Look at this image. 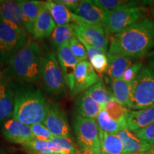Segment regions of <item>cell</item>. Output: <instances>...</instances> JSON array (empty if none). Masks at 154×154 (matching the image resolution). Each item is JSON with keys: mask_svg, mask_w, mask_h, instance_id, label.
<instances>
[{"mask_svg": "<svg viewBox=\"0 0 154 154\" xmlns=\"http://www.w3.org/2000/svg\"><path fill=\"white\" fill-rule=\"evenodd\" d=\"M154 48V22L144 18L111 36L108 54L141 59Z\"/></svg>", "mask_w": 154, "mask_h": 154, "instance_id": "obj_1", "label": "cell"}, {"mask_svg": "<svg viewBox=\"0 0 154 154\" xmlns=\"http://www.w3.org/2000/svg\"><path fill=\"white\" fill-rule=\"evenodd\" d=\"M42 51L39 45L28 39L11 58L2 73V78L10 83L25 85L41 79Z\"/></svg>", "mask_w": 154, "mask_h": 154, "instance_id": "obj_2", "label": "cell"}, {"mask_svg": "<svg viewBox=\"0 0 154 154\" xmlns=\"http://www.w3.org/2000/svg\"><path fill=\"white\" fill-rule=\"evenodd\" d=\"M10 84L14 99L12 118L29 126L43 123L47 102L41 90L30 85Z\"/></svg>", "mask_w": 154, "mask_h": 154, "instance_id": "obj_3", "label": "cell"}, {"mask_svg": "<svg viewBox=\"0 0 154 154\" xmlns=\"http://www.w3.org/2000/svg\"><path fill=\"white\" fill-rule=\"evenodd\" d=\"M154 105V70L145 67L132 83L128 109L140 110Z\"/></svg>", "mask_w": 154, "mask_h": 154, "instance_id": "obj_4", "label": "cell"}, {"mask_svg": "<svg viewBox=\"0 0 154 154\" xmlns=\"http://www.w3.org/2000/svg\"><path fill=\"white\" fill-rule=\"evenodd\" d=\"M41 80L47 93L59 95L65 91L66 83L57 54L48 49L42 52Z\"/></svg>", "mask_w": 154, "mask_h": 154, "instance_id": "obj_5", "label": "cell"}, {"mask_svg": "<svg viewBox=\"0 0 154 154\" xmlns=\"http://www.w3.org/2000/svg\"><path fill=\"white\" fill-rule=\"evenodd\" d=\"M26 30L0 19V63L7 64L25 45Z\"/></svg>", "mask_w": 154, "mask_h": 154, "instance_id": "obj_6", "label": "cell"}, {"mask_svg": "<svg viewBox=\"0 0 154 154\" xmlns=\"http://www.w3.org/2000/svg\"><path fill=\"white\" fill-rule=\"evenodd\" d=\"M144 18H146V8L144 7L108 11L103 28L108 36H112Z\"/></svg>", "mask_w": 154, "mask_h": 154, "instance_id": "obj_7", "label": "cell"}, {"mask_svg": "<svg viewBox=\"0 0 154 154\" xmlns=\"http://www.w3.org/2000/svg\"><path fill=\"white\" fill-rule=\"evenodd\" d=\"M73 130L79 148H88L101 153L99 128L96 120L74 115Z\"/></svg>", "mask_w": 154, "mask_h": 154, "instance_id": "obj_8", "label": "cell"}, {"mask_svg": "<svg viewBox=\"0 0 154 154\" xmlns=\"http://www.w3.org/2000/svg\"><path fill=\"white\" fill-rule=\"evenodd\" d=\"M74 36L80 42H85L88 45L97 48L106 54L109 46V36L104 28L101 26L88 24L79 18L76 22L72 23Z\"/></svg>", "mask_w": 154, "mask_h": 154, "instance_id": "obj_9", "label": "cell"}, {"mask_svg": "<svg viewBox=\"0 0 154 154\" xmlns=\"http://www.w3.org/2000/svg\"><path fill=\"white\" fill-rule=\"evenodd\" d=\"M43 124L54 137H71V128L66 114L59 103L47 101Z\"/></svg>", "mask_w": 154, "mask_h": 154, "instance_id": "obj_10", "label": "cell"}, {"mask_svg": "<svg viewBox=\"0 0 154 154\" xmlns=\"http://www.w3.org/2000/svg\"><path fill=\"white\" fill-rule=\"evenodd\" d=\"M99 80V75L89 61H79L75 71L74 88L72 91L73 96H78L84 93Z\"/></svg>", "mask_w": 154, "mask_h": 154, "instance_id": "obj_11", "label": "cell"}, {"mask_svg": "<svg viewBox=\"0 0 154 154\" xmlns=\"http://www.w3.org/2000/svg\"><path fill=\"white\" fill-rule=\"evenodd\" d=\"M2 135L7 141L24 146L34 140L31 126L11 118L2 128Z\"/></svg>", "mask_w": 154, "mask_h": 154, "instance_id": "obj_12", "label": "cell"}, {"mask_svg": "<svg viewBox=\"0 0 154 154\" xmlns=\"http://www.w3.org/2000/svg\"><path fill=\"white\" fill-rule=\"evenodd\" d=\"M57 57L63 72L66 86L72 92L74 88L75 71L79 61L73 55L69 43L58 48Z\"/></svg>", "mask_w": 154, "mask_h": 154, "instance_id": "obj_13", "label": "cell"}, {"mask_svg": "<svg viewBox=\"0 0 154 154\" xmlns=\"http://www.w3.org/2000/svg\"><path fill=\"white\" fill-rule=\"evenodd\" d=\"M74 14L86 24L103 27L108 11L94 5L91 0H84L80 1Z\"/></svg>", "mask_w": 154, "mask_h": 154, "instance_id": "obj_14", "label": "cell"}, {"mask_svg": "<svg viewBox=\"0 0 154 154\" xmlns=\"http://www.w3.org/2000/svg\"><path fill=\"white\" fill-rule=\"evenodd\" d=\"M14 92L11 84L2 78L0 84V128L13 117Z\"/></svg>", "mask_w": 154, "mask_h": 154, "instance_id": "obj_15", "label": "cell"}, {"mask_svg": "<svg viewBox=\"0 0 154 154\" xmlns=\"http://www.w3.org/2000/svg\"><path fill=\"white\" fill-rule=\"evenodd\" d=\"M118 136L124 144L126 154L148 153L154 152V146L140 139L136 134L125 128L119 132Z\"/></svg>", "mask_w": 154, "mask_h": 154, "instance_id": "obj_16", "label": "cell"}, {"mask_svg": "<svg viewBox=\"0 0 154 154\" xmlns=\"http://www.w3.org/2000/svg\"><path fill=\"white\" fill-rule=\"evenodd\" d=\"M0 19L25 29L19 0H0Z\"/></svg>", "mask_w": 154, "mask_h": 154, "instance_id": "obj_17", "label": "cell"}, {"mask_svg": "<svg viewBox=\"0 0 154 154\" xmlns=\"http://www.w3.org/2000/svg\"><path fill=\"white\" fill-rule=\"evenodd\" d=\"M154 123V105L136 111H130L126 119V128L136 132Z\"/></svg>", "mask_w": 154, "mask_h": 154, "instance_id": "obj_18", "label": "cell"}, {"mask_svg": "<svg viewBox=\"0 0 154 154\" xmlns=\"http://www.w3.org/2000/svg\"><path fill=\"white\" fill-rule=\"evenodd\" d=\"M56 26L57 24L44 6V2H42L39 14L34 24L33 36L37 39H44L49 37Z\"/></svg>", "mask_w": 154, "mask_h": 154, "instance_id": "obj_19", "label": "cell"}, {"mask_svg": "<svg viewBox=\"0 0 154 154\" xmlns=\"http://www.w3.org/2000/svg\"><path fill=\"white\" fill-rule=\"evenodd\" d=\"M44 5L57 25H66L77 22L79 17L54 0L44 2Z\"/></svg>", "mask_w": 154, "mask_h": 154, "instance_id": "obj_20", "label": "cell"}, {"mask_svg": "<svg viewBox=\"0 0 154 154\" xmlns=\"http://www.w3.org/2000/svg\"><path fill=\"white\" fill-rule=\"evenodd\" d=\"M102 108L103 107L94 101L86 91L77 96L75 101L76 114L84 118L96 120Z\"/></svg>", "mask_w": 154, "mask_h": 154, "instance_id": "obj_21", "label": "cell"}, {"mask_svg": "<svg viewBox=\"0 0 154 154\" xmlns=\"http://www.w3.org/2000/svg\"><path fill=\"white\" fill-rule=\"evenodd\" d=\"M94 5L107 11L121 10L134 7H144L154 5V1L137 0H91Z\"/></svg>", "mask_w": 154, "mask_h": 154, "instance_id": "obj_22", "label": "cell"}, {"mask_svg": "<svg viewBox=\"0 0 154 154\" xmlns=\"http://www.w3.org/2000/svg\"><path fill=\"white\" fill-rule=\"evenodd\" d=\"M23 12L25 30L33 36L34 24L39 14L41 2L35 0H19Z\"/></svg>", "mask_w": 154, "mask_h": 154, "instance_id": "obj_23", "label": "cell"}, {"mask_svg": "<svg viewBox=\"0 0 154 154\" xmlns=\"http://www.w3.org/2000/svg\"><path fill=\"white\" fill-rule=\"evenodd\" d=\"M101 154H126L118 134H109L99 129Z\"/></svg>", "mask_w": 154, "mask_h": 154, "instance_id": "obj_24", "label": "cell"}, {"mask_svg": "<svg viewBox=\"0 0 154 154\" xmlns=\"http://www.w3.org/2000/svg\"><path fill=\"white\" fill-rule=\"evenodd\" d=\"M109 66L106 74L111 79H122L126 69L134 63V59L128 57L107 54Z\"/></svg>", "mask_w": 154, "mask_h": 154, "instance_id": "obj_25", "label": "cell"}, {"mask_svg": "<svg viewBox=\"0 0 154 154\" xmlns=\"http://www.w3.org/2000/svg\"><path fill=\"white\" fill-rule=\"evenodd\" d=\"M74 37V27L72 24L66 25H57L50 36V41L53 47L58 49Z\"/></svg>", "mask_w": 154, "mask_h": 154, "instance_id": "obj_26", "label": "cell"}, {"mask_svg": "<svg viewBox=\"0 0 154 154\" xmlns=\"http://www.w3.org/2000/svg\"><path fill=\"white\" fill-rule=\"evenodd\" d=\"M111 88L113 99L128 107L131 96V83L125 82L122 79H111Z\"/></svg>", "mask_w": 154, "mask_h": 154, "instance_id": "obj_27", "label": "cell"}, {"mask_svg": "<svg viewBox=\"0 0 154 154\" xmlns=\"http://www.w3.org/2000/svg\"><path fill=\"white\" fill-rule=\"evenodd\" d=\"M86 92L94 101L99 103L101 107H105L107 103L113 99L112 92L108 89L101 79H100Z\"/></svg>", "mask_w": 154, "mask_h": 154, "instance_id": "obj_28", "label": "cell"}, {"mask_svg": "<svg viewBox=\"0 0 154 154\" xmlns=\"http://www.w3.org/2000/svg\"><path fill=\"white\" fill-rule=\"evenodd\" d=\"M96 124L100 130L109 134H118L121 129L125 128L122 125L116 122L110 117L105 108H102L96 119Z\"/></svg>", "mask_w": 154, "mask_h": 154, "instance_id": "obj_29", "label": "cell"}, {"mask_svg": "<svg viewBox=\"0 0 154 154\" xmlns=\"http://www.w3.org/2000/svg\"><path fill=\"white\" fill-rule=\"evenodd\" d=\"M105 109L113 120L126 128V119L130 110L114 99H111L105 106Z\"/></svg>", "mask_w": 154, "mask_h": 154, "instance_id": "obj_30", "label": "cell"}, {"mask_svg": "<svg viewBox=\"0 0 154 154\" xmlns=\"http://www.w3.org/2000/svg\"><path fill=\"white\" fill-rule=\"evenodd\" d=\"M57 143L59 152L66 154H76L79 146L75 145L71 137H54L51 139Z\"/></svg>", "mask_w": 154, "mask_h": 154, "instance_id": "obj_31", "label": "cell"}, {"mask_svg": "<svg viewBox=\"0 0 154 154\" xmlns=\"http://www.w3.org/2000/svg\"><path fill=\"white\" fill-rule=\"evenodd\" d=\"M69 46L73 55L79 61H86L88 59L86 50L84 44L76 37H73L69 42Z\"/></svg>", "mask_w": 154, "mask_h": 154, "instance_id": "obj_32", "label": "cell"}, {"mask_svg": "<svg viewBox=\"0 0 154 154\" xmlns=\"http://www.w3.org/2000/svg\"><path fill=\"white\" fill-rule=\"evenodd\" d=\"M89 62L95 72L99 74L106 73L109 66V60L106 54H100L94 56L91 60H89Z\"/></svg>", "mask_w": 154, "mask_h": 154, "instance_id": "obj_33", "label": "cell"}, {"mask_svg": "<svg viewBox=\"0 0 154 154\" xmlns=\"http://www.w3.org/2000/svg\"><path fill=\"white\" fill-rule=\"evenodd\" d=\"M34 139L49 141L54 137L43 124H37L31 126Z\"/></svg>", "mask_w": 154, "mask_h": 154, "instance_id": "obj_34", "label": "cell"}, {"mask_svg": "<svg viewBox=\"0 0 154 154\" xmlns=\"http://www.w3.org/2000/svg\"><path fill=\"white\" fill-rule=\"evenodd\" d=\"M143 69V63L140 61L134 62L131 66L126 69V72L123 75L122 79L128 83H132L138 76L142 69Z\"/></svg>", "mask_w": 154, "mask_h": 154, "instance_id": "obj_35", "label": "cell"}, {"mask_svg": "<svg viewBox=\"0 0 154 154\" xmlns=\"http://www.w3.org/2000/svg\"><path fill=\"white\" fill-rule=\"evenodd\" d=\"M23 146L26 149V151H30L43 154H51L48 148V141L34 139Z\"/></svg>", "mask_w": 154, "mask_h": 154, "instance_id": "obj_36", "label": "cell"}, {"mask_svg": "<svg viewBox=\"0 0 154 154\" xmlns=\"http://www.w3.org/2000/svg\"><path fill=\"white\" fill-rule=\"evenodd\" d=\"M134 133L140 139L154 146V123Z\"/></svg>", "mask_w": 154, "mask_h": 154, "instance_id": "obj_37", "label": "cell"}, {"mask_svg": "<svg viewBox=\"0 0 154 154\" xmlns=\"http://www.w3.org/2000/svg\"><path fill=\"white\" fill-rule=\"evenodd\" d=\"M56 2L61 4L71 11H74L78 8L80 1L79 0H54Z\"/></svg>", "mask_w": 154, "mask_h": 154, "instance_id": "obj_38", "label": "cell"}, {"mask_svg": "<svg viewBox=\"0 0 154 154\" xmlns=\"http://www.w3.org/2000/svg\"><path fill=\"white\" fill-rule=\"evenodd\" d=\"M81 42L84 44V47H85V49L86 50V53H87L88 59H89V60H91L94 56L100 54H106L103 52V51H101V50L97 49V48L91 47V46L88 45V44L85 43V42Z\"/></svg>", "mask_w": 154, "mask_h": 154, "instance_id": "obj_39", "label": "cell"}, {"mask_svg": "<svg viewBox=\"0 0 154 154\" xmlns=\"http://www.w3.org/2000/svg\"><path fill=\"white\" fill-rule=\"evenodd\" d=\"M76 154H101L95 150L88 148H78L76 151Z\"/></svg>", "mask_w": 154, "mask_h": 154, "instance_id": "obj_40", "label": "cell"}, {"mask_svg": "<svg viewBox=\"0 0 154 154\" xmlns=\"http://www.w3.org/2000/svg\"><path fill=\"white\" fill-rule=\"evenodd\" d=\"M148 63H149V68H151V69L154 70V52H151V54L149 55Z\"/></svg>", "mask_w": 154, "mask_h": 154, "instance_id": "obj_41", "label": "cell"}, {"mask_svg": "<svg viewBox=\"0 0 154 154\" xmlns=\"http://www.w3.org/2000/svg\"><path fill=\"white\" fill-rule=\"evenodd\" d=\"M150 15H151L152 19H153L154 21V7H153V8L151 9V11H150Z\"/></svg>", "mask_w": 154, "mask_h": 154, "instance_id": "obj_42", "label": "cell"}, {"mask_svg": "<svg viewBox=\"0 0 154 154\" xmlns=\"http://www.w3.org/2000/svg\"><path fill=\"white\" fill-rule=\"evenodd\" d=\"M28 154H43V153H38V152H34V151H27Z\"/></svg>", "mask_w": 154, "mask_h": 154, "instance_id": "obj_43", "label": "cell"}, {"mask_svg": "<svg viewBox=\"0 0 154 154\" xmlns=\"http://www.w3.org/2000/svg\"><path fill=\"white\" fill-rule=\"evenodd\" d=\"M2 80V74L1 72V63H0V84H1Z\"/></svg>", "mask_w": 154, "mask_h": 154, "instance_id": "obj_44", "label": "cell"}, {"mask_svg": "<svg viewBox=\"0 0 154 154\" xmlns=\"http://www.w3.org/2000/svg\"><path fill=\"white\" fill-rule=\"evenodd\" d=\"M0 154H7V153L6 151H4V150L0 149Z\"/></svg>", "mask_w": 154, "mask_h": 154, "instance_id": "obj_45", "label": "cell"}, {"mask_svg": "<svg viewBox=\"0 0 154 154\" xmlns=\"http://www.w3.org/2000/svg\"><path fill=\"white\" fill-rule=\"evenodd\" d=\"M144 154H154V152H151V153H144Z\"/></svg>", "mask_w": 154, "mask_h": 154, "instance_id": "obj_46", "label": "cell"}, {"mask_svg": "<svg viewBox=\"0 0 154 154\" xmlns=\"http://www.w3.org/2000/svg\"><path fill=\"white\" fill-rule=\"evenodd\" d=\"M134 154H143V153H134Z\"/></svg>", "mask_w": 154, "mask_h": 154, "instance_id": "obj_47", "label": "cell"}]
</instances>
